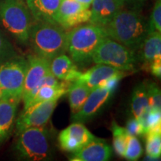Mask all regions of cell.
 Wrapping results in <instances>:
<instances>
[{
  "mask_svg": "<svg viewBox=\"0 0 161 161\" xmlns=\"http://www.w3.org/2000/svg\"><path fill=\"white\" fill-rule=\"evenodd\" d=\"M107 35L132 51L139 50L150 31L149 23L140 9L122 8L104 27Z\"/></svg>",
  "mask_w": 161,
  "mask_h": 161,
  "instance_id": "cell-1",
  "label": "cell"
},
{
  "mask_svg": "<svg viewBox=\"0 0 161 161\" xmlns=\"http://www.w3.org/2000/svg\"><path fill=\"white\" fill-rule=\"evenodd\" d=\"M29 43L36 55L51 60L65 54L67 49L66 33L58 24L36 22L30 30Z\"/></svg>",
  "mask_w": 161,
  "mask_h": 161,
  "instance_id": "cell-2",
  "label": "cell"
},
{
  "mask_svg": "<svg viewBox=\"0 0 161 161\" xmlns=\"http://www.w3.org/2000/svg\"><path fill=\"white\" fill-rule=\"evenodd\" d=\"M107 37L103 27L92 23L78 25L66 33V52H69L73 62L86 64L92 60L96 48Z\"/></svg>",
  "mask_w": 161,
  "mask_h": 161,
  "instance_id": "cell-3",
  "label": "cell"
},
{
  "mask_svg": "<svg viewBox=\"0 0 161 161\" xmlns=\"http://www.w3.org/2000/svg\"><path fill=\"white\" fill-rule=\"evenodd\" d=\"M0 24L19 43H29L31 14L21 0L0 1Z\"/></svg>",
  "mask_w": 161,
  "mask_h": 161,
  "instance_id": "cell-4",
  "label": "cell"
},
{
  "mask_svg": "<svg viewBox=\"0 0 161 161\" xmlns=\"http://www.w3.org/2000/svg\"><path fill=\"white\" fill-rule=\"evenodd\" d=\"M17 135L15 149L20 158L31 161L49 160L52 158L49 133L43 127L26 128Z\"/></svg>",
  "mask_w": 161,
  "mask_h": 161,
  "instance_id": "cell-5",
  "label": "cell"
},
{
  "mask_svg": "<svg viewBox=\"0 0 161 161\" xmlns=\"http://www.w3.org/2000/svg\"><path fill=\"white\" fill-rule=\"evenodd\" d=\"M91 60L126 72L135 71L139 58L135 52L107 37L96 48Z\"/></svg>",
  "mask_w": 161,
  "mask_h": 161,
  "instance_id": "cell-6",
  "label": "cell"
},
{
  "mask_svg": "<svg viewBox=\"0 0 161 161\" xmlns=\"http://www.w3.org/2000/svg\"><path fill=\"white\" fill-rule=\"evenodd\" d=\"M27 67V59L19 56L0 65L1 98H12L20 102Z\"/></svg>",
  "mask_w": 161,
  "mask_h": 161,
  "instance_id": "cell-7",
  "label": "cell"
},
{
  "mask_svg": "<svg viewBox=\"0 0 161 161\" xmlns=\"http://www.w3.org/2000/svg\"><path fill=\"white\" fill-rule=\"evenodd\" d=\"M58 99L44 101L31 104L23 110L16 122L17 134L29 128L43 127L49 122L58 104Z\"/></svg>",
  "mask_w": 161,
  "mask_h": 161,
  "instance_id": "cell-8",
  "label": "cell"
},
{
  "mask_svg": "<svg viewBox=\"0 0 161 161\" xmlns=\"http://www.w3.org/2000/svg\"><path fill=\"white\" fill-rule=\"evenodd\" d=\"M90 16L89 8L76 0H61L55 20L56 24L66 30L86 23Z\"/></svg>",
  "mask_w": 161,
  "mask_h": 161,
  "instance_id": "cell-9",
  "label": "cell"
},
{
  "mask_svg": "<svg viewBox=\"0 0 161 161\" xmlns=\"http://www.w3.org/2000/svg\"><path fill=\"white\" fill-rule=\"evenodd\" d=\"M111 95V92L105 86H98L92 89L81 108L72 114V121L82 123L92 119L109 100Z\"/></svg>",
  "mask_w": 161,
  "mask_h": 161,
  "instance_id": "cell-10",
  "label": "cell"
},
{
  "mask_svg": "<svg viewBox=\"0 0 161 161\" xmlns=\"http://www.w3.org/2000/svg\"><path fill=\"white\" fill-rule=\"evenodd\" d=\"M28 67L24 81L22 99L23 103L27 100L32 90L50 72V61L37 55H30L27 58Z\"/></svg>",
  "mask_w": 161,
  "mask_h": 161,
  "instance_id": "cell-11",
  "label": "cell"
},
{
  "mask_svg": "<svg viewBox=\"0 0 161 161\" xmlns=\"http://www.w3.org/2000/svg\"><path fill=\"white\" fill-rule=\"evenodd\" d=\"M71 160L106 161L112 156V148L104 140L95 138L73 153Z\"/></svg>",
  "mask_w": 161,
  "mask_h": 161,
  "instance_id": "cell-12",
  "label": "cell"
},
{
  "mask_svg": "<svg viewBox=\"0 0 161 161\" xmlns=\"http://www.w3.org/2000/svg\"><path fill=\"white\" fill-rule=\"evenodd\" d=\"M89 22L93 25L104 27L116 14L123 8L119 0H93Z\"/></svg>",
  "mask_w": 161,
  "mask_h": 161,
  "instance_id": "cell-13",
  "label": "cell"
},
{
  "mask_svg": "<svg viewBox=\"0 0 161 161\" xmlns=\"http://www.w3.org/2000/svg\"><path fill=\"white\" fill-rule=\"evenodd\" d=\"M125 74L126 72L116 69L110 66L96 64L86 72H81L75 82L83 83L92 90L113 76Z\"/></svg>",
  "mask_w": 161,
  "mask_h": 161,
  "instance_id": "cell-14",
  "label": "cell"
},
{
  "mask_svg": "<svg viewBox=\"0 0 161 161\" xmlns=\"http://www.w3.org/2000/svg\"><path fill=\"white\" fill-rule=\"evenodd\" d=\"M61 0H26L27 7L36 22L56 24L55 15Z\"/></svg>",
  "mask_w": 161,
  "mask_h": 161,
  "instance_id": "cell-15",
  "label": "cell"
},
{
  "mask_svg": "<svg viewBox=\"0 0 161 161\" xmlns=\"http://www.w3.org/2000/svg\"><path fill=\"white\" fill-rule=\"evenodd\" d=\"M50 71L58 80L74 83L81 72L71 58L62 54L50 60Z\"/></svg>",
  "mask_w": 161,
  "mask_h": 161,
  "instance_id": "cell-16",
  "label": "cell"
},
{
  "mask_svg": "<svg viewBox=\"0 0 161 161\" xmlns=\"http://www.w3.org/2000/svg\"><path fill=\"white\" fill-rule=\"evenodd\" d=\"M139 50H140V55L138 58L142 62V68L149 71L152 61L161 58L160 32L154 31L148 34Z\"/></svg>",
  "mask_w": 161,
  "mask_h": 161,
  "instance_id": "cell-17",
  "label": "cell"
},
{
  "mask_svg": "<svg viewBox=\"0 0 161 161\" xmlns=\"http://www.w3.org/2000/svg\"><path fill=\"white\" fill-rule=\"evenodd\" d=\"M19 103L12 98H0V130L5 136L13 125Z\"/></svg>",
  "mask_w": 161,
  "mask_h": 161,
  "instance_id": "cell-18",
  "label": "cell"
},
{
  "mask_svg": "<svg viewBox=\"0 0 161 161\" xmlns=\"http://www.w3.org/2000/svg\"><path fill=\"white\" fill-rule=\"evenodd\" d=\"M90 91L91 90L83 83L74 82L70 85L67 92L69 93V102L72 114L81 108Z\"/></svg>",
  "mask_w": 161,
  "mask_h": 161,
  "instance_id": "cell-19",
  "label": "cell"
},
{
  "mask_svg": "<svg viewBox=\"0 0 161 161\" xmlns=\"http://www.w3.org/2000/svg\"><path fill=\"white\" fill-rule=\"evenodd\" d=\"M148 107L149 103L146 83H140L134 87L131 96L130 108L134 117L137 119L141 113Z\"/></svg>",
  "mask_w": 161,
  "mask_h": 161,
  "instance_id": "cell-20",
  "label": "cell"
},
{
  "mask_svg": "<svg viewBox=\"0 0 161 161\" xmlns=\"http://www.w3.org/2000/svg\"><path fill=\"white\" fill-rule=\"evenodd\" d=\"M62 131L77 140L81 147L96 138V136L80 122H74Z\"/></svg>",
  "mask_w": 161,
  "mask_h": 161,
  "instance_id": "cell-21",
  "label": "cell"
},
{
  "mask_svg": "<svg viewBox=\"0 0 161 161\" xmlns=\"http://www.w3.org/2000/svg\"><path fill=\"white\" fill-rule=\"evenodd\" d=\"M111 130L114 136V149L116 154L120 157H124L125 152L127 140H128V134L127 133L125 128H122L114 122L111 125Z\"/></svg>",
  "mask_w": 161,
  "mask_h": 161,
  "instance_id": "cell-22",
  "label": "cell"
},
{
  "mask_svg": "<svg viewBox=\"0 0 161 161\" xmlns=\"http://www.w3.org/2000/svg\"><path fill=\"white\" fill-rule=\"evenodd\" d=\"M146 135L147 154L150 158L158 159L161 154V132L148 131Z\"/></svg>",
  "mask_w": 161,
  "mask_h": 161,
  "instance_id": "cell-23",
  "label": "cell"
},
{
  "mask_svg": "<svg viewBox=\"0 0 161 161\" xmlns=\"http://www.w3.org/2000/svg\"><path fill=\"white\" fill-rule=\"evenodd\" d=\"M17 56V53L14 47L0 30V65Z\"/></svg>",
  "mask_w": 161,
  "mask_h": 161,
  "instance_id": "cell-24",
  "label": "cell"
},
{
  "mask_svg": "<svg viewBox=\"0 0 161 161\" xmlns=\"http://www.w3.org/2000/svg\"><path fill=\"white\" fill-rule=\"evenodd\" d=\"M142 154V148L138 139L135 136H128L124 158L128 160L135 161L137 160Z\"/></svg>",
  "mask_w": 161,
  "mask_h": 161,
  "instance_id": "cell-25",
  "label": "cell"
},
{
  "mask_svg": "<svg viewBox=\"0 0 161 161\" xmlns=\"http://www.w3.org/2000/svg\"><path fill=\"white\" fill-rule=\"evenodd\" d=\"M148 90V103L152 110H160L161 93L160 90L155 83H146Z\"/></svg>",
  "mask_w": 161,
  "mask_h": 161,
  "instance_id": "cell-26",
  "label": "cell"
},
{
  "mask_svg": "<svg viewBox=\"0 0 161 161\" xmlns=\"http://www.w3.org/2000/svg\"><path fill=\"white\" fill-rule=\"evenodd\" d=\"M58 140H59L60 148L66 152L74 153L81 148V146L77 140L66 134L63 131H61L59 134Z\"/></svg>",
  "mask_w": 161,
  "mask_h": 161,
  "instance_id": "cell-27",
  "label": "cell"
},
{
  "mask_svg": "<svg viewBox=\"0 0 161 161\" xmlns=\"http://www.w3.org/2000/svg\"><path fill=\"white\" fill-rule=\"evenodd\" d=\"M148 23L151 32H161V0H156Z\"/></svg>",
  "mask_w": 161,
  "mask_h": 161,
  "instance_id": "cell-28",
  "label": "cell"
},
{
  "mask_svg": "<svg viewBox=\"0 0 161 161\" xmlns=\"http://www.w3.org/2000/svg\"><path fill=\"white\" fill-rule=\"evenodd\" d=\"M125 130L128 135L130 136H140L143 135L144 130L142 125L140 123L137 119L135 117L130 118L129 120L127 122Z\"/></svg>",
  "mask_w": 161,
  "mask_h": 161,
  "instance_id": "cell-29",
  "label": "cell"
},
{
  "mask_svg": "<svg viewBox=\"0 0 161 161\" xmlns=\"http://www.w3.org/2000/svg\"><path fill=\"white\" fill-rule=\"evenodd\" d=\"M124 75H115L113 76V77L108 78V80H106L105 81L102 82V84H100L99 86H105L106 88H108V90L111 92L113 94L115 90L117 88L118 84L119 83V80L122 79V77H123Z\"/></svg>",
  "mask_w": 161,
  "mask_h": 161,
  "instance_id": "cell-30",
  "label": "cell"
},
{
  "mask_svg": "<svg viewBox=\"0 0 161 161\" xmlns=\"http://www.w3.org/2000/svg\"><path fill=\"white\" fill-rule=\"evenodd\" d=\"M149 71L152 75L160 78L161 76V58L155 59L149 66Z\"/></svg>",
  "mask_w": 161,
  "mask_h": 161,
  "instance_id": "cell-31",
  "label": "cell"
},
{
  "mask_svg": "<svg viewBox=\"0 0 161 161\" xmlns=\"http://www.w3.org/2000/svg\"><path fill=\"white\" fill-rule=\"evenodd\" d=\"M122 5L130 6V8L140 9L142 4L145 3L146 0H119Z\"/></svg>",
  "mask_w": 161,
  "mask_h": 161,
  "instance_id": "cell-32",
  "label": "cell"
},
{
  "mask_svg": "<svg viewBox=\"0 0 161 161\" xmlns=\"http://www.w3.org/2000/svg\"><path fill=\"white\" fill-rule=\"evenodd\" d=\"M76 1L78 2V3H80V4H82V5H85L86 7L90 8V6L92 4L93 0H76Z\"/></svg>",
  "mask_w": 161,
  "mask_h": 161,
  "instance_id": "cell-33",
  "label": "cell"
},
{
  "mask_svg": "<svg viewBox=\"0 0 161 161\" xmlns=\"http://www.w3.org/2000/svg\"><path fill=\"white\" fill-rule=\"evenodd\" d=\"M5 137H6V136H5V135H4L3 133L2 132L1 130H0V141H2V140H3L4 138H5Z\"/></svg>",
  "mask_w": 161,
  "mask_h": 161,
  "instance_id": "cell-34",
  "label": "cell"
},
{
  "mask_svg": "<svg viewBox=\"0 0 161 161\" xmlns=\"http://www.w3.org/2000/svg\"><path fill=\"white\" fill-rule=\"evenodd\" d=\"M2 97V92H1V90H0V98Z\"/></svg>",
  "mask_w": 161,
  "mask_h": 161,
  "instance_id": "cell-35",
  "label": "cell"
}]
</instances>
